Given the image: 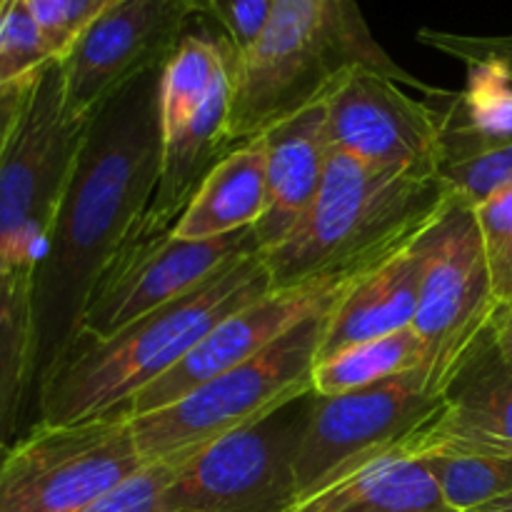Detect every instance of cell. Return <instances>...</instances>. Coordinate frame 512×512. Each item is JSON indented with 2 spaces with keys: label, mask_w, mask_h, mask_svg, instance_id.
I'll use <instances>...</instances> for the list:
<instances>
[{
  "label": "cell",
  "mask_w": 512,
  "mask_h": 512,
  "mask_svg": "<svg viewBox=\"0 0 512 512\" xmlns=\"http://www.w3.org/2000/svg\"><path fill=\"white\" fill-rule=\"evenodd\" d=\"M330 310L308 318L258 355L198 385L173 405L130 418L145 463H180L213 440L313 393V368Z\"/></svg>",
  "instance_id": "obj_5"
},
{
  "label": "cell",
  "mask_w": 512,
  "mask_h": 512,
  "mask_svg": "<svg viewBox=\"0 0 512 512\" xmlns=\"http://www.w3.org/2000/svg\"><path fill=\"white\" fill-rule=\"evenodd\" d=\"M193 15L213 20L235 53H243L268 23L275 0H188Z\"/></svg>",
  "instance_id": "obj_31"
},
{
  "label": "cell",
  "mask_w": 512,
  "mask_h": 512,
  "mask_svg": "<svg viewBox=\"0 0 512 512\" xmlns=\"http://www.w3.org/2000/svg\"><path fill=\"white\" fill-rule=\"evenodd\" d=\"M490 340H493L495 350L512 363V303L500 305L495 310L493 320H490Z\"/></svg>",
  "instance_id": "obj_32"
},
{
  "label": "cell",
  "mask_w": 512,
  "mask_h": 512,
  "mask_svg": "<svg viewBox=\"0 0 512 512\" xmlns=\"http://www.w3.org/2000/svg\"><path fill=\"white\" fill-rule=\"evenodd\" d=\"M175 468L178 460L145 465L138 475L78 512H163V493L173 480Z\"/></svg>",
  "instance_id": "obj_30"
},
{
  "label": "cell",
  "mask_w": 512,
  "mask_h": 512,
  "mask_svg": "<svg viewBox=\"0 0 512 512\" xmlns=\"http://www.w3.org/2000/svg\"><path fill=\"white\" fill-rule=\"evenodd\" d=\"M353 65L418 85L375 43L355 0H275L255 43L235 53L233 143H248L280 118L323 98Z\"/></svg>",
  "instance_id": "obj_4"
},
{
  "label": "cell",
  "mask_w": 512,
  "mask_h": 512,
  "mask_svg": "<svg viewBox=\"0 0 512 512\" xmlns=\"http://www.w3.org/2000/svg\"><path fill=\"white\" fill-rule=\"evenodd\" d=\"M8 450H10V445H0V470H3L5 458H8Z\"/></svg>",
  "instance_id": "obj_36"
},
{
  "label": "cell",
  "mask_w": 512,
  "mask_h": 512,
  "mask_svg": "<svg viewBox=\"0 0 512 512\" xmlns=\"http://www.w3.org/2000/svg\"><path fill=\"white\" fill-rule=\"evenodd\" d=\"M453 512H473L512 493L510 455L433 450L420 455Z\"/></svg>",
  "instance_id": "obj_25"
},
{
  "label": "cell",
  "mask_w": 512,
  "mask_h": 512,
  "mask_svg": "<svg viewBox=\"0 0 512 512\" xmlns=\"http://www.w3.org/2000/svg\"><path fill=\"white\" fill-rule=\"evenodd\" d=\"M323 98L333 150L373 168L440 173V115L405 95L395 78L368 65H353Z\"/></svg>",
  "instance_id": "obj_13"
},
{
  "label": "cell",
  "mask_w": 512,
  "mask_h": 512,
  "mask_svg": "<svg viewBox=\"0 0 512 512\" xmlns=\"http://www.w3.org/2000/svg\"><path fill=\"white\" fill-rule=\"evenodd\" d=\"M285 512H453L418 453L415 433L388 453L325 488L298 498Z\"/></svg>",
  "instance_id": "obj_20"
},
{
  "label": "cell",
  "mask_w": 512,
  "mask_h": 512,
  "mask_svg": "<svg viewBox=\"0 0 512 512\" xmlns=\"http://www.w3.org/2000/svg\"><path fill=\"white\" fill-rule=\"evenodd\" d=\"M233 63L235 50L228 63L210 85L208 95L193 115L175 133L163 138L160 178L153 200L145 208L143 218L160 228H175L183 210L195 198L203 180L213 173L215 165L238 145L230 138V105H233Z\"/></svg>",
  "instance_id": "obj_19"
},
{
  "label": "cell",
  "mask_w": 512,
  "mask_h": 512,
  "mask_svg": "<svg viewBox=\"0 0 512 512\" xmlns=\"http://www.w3.org/2000/svg\"><path fill=\"white\" fill-rule=\"evenodd\" d=\"M473 512H512V493L505 495V498L493 500V503L483 505V508H478Z\"/></svg>",
  "instance_id": "obj_34"
},
{
  "label": "cell",
  "mask_w": 512,
  "mask_h": 512,
  "mask_svg": "<svg viewBox=\"0 0 512 512\" xmlns=\"http://www.w3.org/2000/svg\"><path fill=\"white\" fill-rule=\"evenodd\" d=\"M423 233L395 250L378 265L360 273L340 293L328 313L318 360L330 358L350 345L383 338L410 328L418 313L420 278H423Z\"/></svg>",
  "instance_id": "obj_18"
},
{
  "label": "cell",
  "mask_w": 512,
  "mask_h": 512,
  "mask_svg": "<svg viewBox=\"0 0 512 512\" xmlns=\"http://www.w3.org/2000/svg\"><path fill=\"white\" fill-rule=\"evenodd\" d=\"M493 295L500 305L512 303V188L475 205Z\"/></svg>",
  "instance_id": "obj_27"
},
{
  "label": "cell",
  "mask_w": 512,
  "mask_h": 512,
  "mask_svg": "<svg viewBox=\"0 0 512 512\" xmlns=\"http://www.w3.org/2000/svg\"><path fill=\"white\" fill-rule=\"evenodd\" d=\"M145 465L125 415L38 423L10 445L0 470V512H78Z\"/></svg>",
  "instance_id": "obj_7"
},
{
  "label": "cell",
  "mask_w": 512,
  "mask_h": 512,
  "mask_svg": "<svg viewBox=\"0 0 512 512\" xmlns=\"http://www.w3.org/2000/svg\"><path fill=\"white\" fill-rule=\"evenodd\" d=\"M25 85H28V83H25ZM25 85L0 90V148H3V140H5V133H8L10 123H13V115H15V110H18L20 95H23Z\"/></svg>",
  "instance_id": "obj_33"
},
{
  "label": "cell",
  "mask_w": 512,
  "mask_h": 512,
  "mask_svg": "<svg viewBox=\"0 0 512 512\" xmlns=\"http://www.w3.org/2000/svg\"><path fill=\"white\" fill-rule=\"evenodd\" d=\"M420 365H428V350H425L418 330L410 325L398 333L365 340V343L350 345L330 358L315 360L313 393L323 395V398L343 395L350 390L398 378Z\"/></svg>",
  "instance_id": "obj_23"
},
{
  "label": "cell",
  "mask_w": 512,
  "mask_h": 512,
  "mask_svg": "<svg viewBox=\"0 0 512 512\" xmlns=\"http://www.w3.org/2000/svg\"><path fill=\"white\" fill-rule=\"evenodd\" d=\"M13 265L8 263V260L3 258V255H0V298H3V293H5V285H8V278H10V273H13Z\"/></svg>",
  "instance_id": "obj_35"
},
{
  "label": "cell",
  "mask_w": 512,
  "mask_h": 512,
  "mask_svg": "<svg viewBox=\"0 0 512 512\" xmlns=\"http://www.w3.org/2000/svg\"><path fill=\"white\" fill-rule=\"evenodd\" d=\"M33 265L10 273L0 298V445H13L20 405L35 383V330L30 305Z\"/></svg>",
  "instance_id": "obj_22"
},
{
  "label": "cell",
  "mask_w": 512,
  "mask_h": 512,
  "mask_svg": "<svg viewBox=\"0 0 512 512\" xmlns=\"http://www.w3.org/2000/svg\"><path fill=\"white\" fill-rule=\"evenodd\" d=\"M313 393L195 450L175 468L163 512H285Z\"/></svg>",
  "instance_id": "obj_8"
},
{
  "label": "cell",
  "mask_w": 512,
  "mask_h": 512,
  "mask_svg": "<svg viewBox=\"0 0 512 512\" xmlns=\"http://www.w3.org/2000/svg\"><path fill=\"white\" fill-rule=\"evenodd\" d=\"M265 143L268 205L253 225L260 253L278 245L313 205L333 145L328 138L325 98L285 115L260 133Z\"/></svg>",
  "instance_id": "obj_17"
},
{
  "label": "cell",
  "mask_w": 512,
  "mask_h": 512,
  "mask_svg": "<svg viewBox=\"0 0 512 512\" xmlns=\"http://www.w3.org/2000/svg\"><path fill=\"white\" fill-rule=\"evenodd\" d=\"M440 183L448 195L475 205L512 188V145L440 168Z\"/></svg>",
  "instance_id": "obj_28"
},
{
  "label": "cell",
  "mask_w": 512,
  "mask_h": 512,
  "mask_svg": "<svg viewBox=\"0 0 512 512\" xmlns=\"http://www.w3.org/2000/svg\"><path fill=\"white\" fill-rule=\"evenodd\" d=\"M48 40L55 58H63L85 28L115 0H23Z\"/></svg>",
  "instance_id": "obj_29"
},
{
  "label": "cell",
  "mask_w": 512,
  "mask_h": 512,
  "mask_svg": "<svg viewBox=\"0 0 512 512\" xmlns=\"http://www.w3.org/2000/svg\"><path fill=\"white\" fill-rule=\"evenodd\" d=\"M423 278L413 328L428 350L433 388H445L490 330L498 300L475 208L448 195L423 230Z\"/></svg>",
  "instance_id": "obj_9"
},
{
  "label": "cell",
  "mask_w": 512,
  "mask_h": 512,
  "mask_svg": "<svg viewBox=\"0 0 512 512\" xmlns=\"http://www.w3.org/2000/svg\"><path fill=\"white\" fill-rule=\"evenodd\" d=\"M443 403L445 395L433 388L428 365L343 395L313 393L295 455V500L393 450L433 420Z\"/></svg>",
  "instance_id": "obj_10"
},
{
  "label": "cell",
  "mask_w": 512,
  "mask_h": 512,
  "mask_svg": "<svg viewBox=\"0 0 512 512\" xmlns=\"http://www.w3.org/2000/svg\"><path fill=\"white\" fill-rule=\"evenodd\" d=\"M233 45L220 35H183L160 68V123L163 138L175 133L198 110L210 85L228 63Z\"/></svg>",
  "instance_id": "obj_24"
},
{
  "label": "cell",
  "mask_w": 512,
  "mask_h": 512,
  "mask_svg": "<svg viewBox=\"0 0 512 512\" xmlns=\"http://www.w3.org/2000/svg\"><path fill=\"white\" fill-rule=\"evenodd\" d=\"M163 158L160 70L93 115L30 278L35 383L65 353L90 293L153 200Z\"/></svg>",
  "instance_id": "obj_1"
},
{
  "label": "cell",
  "mask_w": 512,
  "mask_h": 512,
  "mask_svg": "<svg viewBox=\"0 0 512 512\" xmlns=\"http://www.w3.org/2000/svg\"><path fill=\"white\" fill-rule=\"evenodd\" d=\"M0 5H3V0H0Z\"/></svg>",
  "instance_id": "obj_37"
},
{
  "label": "cell",
  "mask_w": 512,
  "mask_h": 512,
  "mask_svg": "<svg viewBox=\"0 0 512 512\" xmlns=\"http://www.w3.org/2000/svg\"><path fill=\"white\" fill-rule=\"evenodd\" d=\"M265 205V143L258 135L215 165L175 223L173 235L180 240H213L248 230L263 218Z\"/></svg>",
  "instance_id": "obj_21"
},
{
  "label": "cell",
  "mask_w": 512,
  "mask_h": 512,
  "mask_svg": "<svg viewBox=\"0 0 512 512\" xmlns=\"http://www.w3.org/2000/svg\"><path fill=\"white\" fill-rule=\"evenodd\" d=\"M358 275L360 273L333 275V278L310 280V283L293 285V288L270 290L255 303L220 320L173 370L140 390L120 415L140 418V415L165 408V405H173L175 400L188 395L198 385L245 363L260 350L273 345L275 340L288 335L293 328H298L300 323L333 308L340 293Z\"/></svg>",
  "instance_id": "obj_14"
},
{
  "label": "cell",
  "mask_w": 512,
  "mask_h": 512,
  "mask_svg": "<svg viewBox=\"0 0 512 512\" xmlns=\"http://www.w3.org/2000/svg\"><path fill=\"white\" fill-rule=\"evenodd\" d=\"M90 123L65 113L58 60L25 85L0 148V255L13 268L38 263Z\"/></svg>",
  "instance_id": "obj_6"
},
{
  "label": "cell",
  "mask_w": 512,
  "mask_h": 512,
  "mask_svg": "<svg viewBox=\"0 0 512 512\" xmlns=\"http://www.w3.org/2000/svg\"><path fill=\"white\" fill-rule=\"evenodd\" d=\"M55 53L40 33L23 0H3L0 5V90L30 83L50 63Z\"/></svg>",
  "instance_id": "obj_26"
},
{
  "label": "cell",
  "mask_w": 512,
  "mask_h": 512,
  "mask_svg": "<svg viewBox=\"0 0 512 512\" xmlns=\"http://www.w3.org/2000/svg\"><path fill=\"white\" fill-rule=\"evenodd\" d=\"M190 18L188 0H115L58 60L68 118L93 120L115 95L163 68Z\"/></svg>",
  "instance_id": "obj_12"
},
{
  "label": "cell",
  "mask_w": 512,
  "mask_h": 512,
  "mask_svg": "<svg viewBox=\"0 0 512 512\" xmlns=\"http://www.w3.org/2000/svg\"><path fill=\"white\" fill-rule=\"evenodd\" d=\"M445 200L440 175L373 168L333 150L308 213L263 250L273 290L373 268L423 233Z\"/></svg>",
  "instance_id": "obj_3"
},
{
  "label": "cell",
  "mask_w": 512,
  "mask_h": 512,
  "mask_svg": "<svg viewBox=\"0 0 512 512\" xmlns=\"http://www.w3.org/2000/svg\"><path fill=\"white\" fill-rule=\"evenodd\" d=\"M248 253H260L253 228L213 240H180L170 228L140 218L95 283L75 338H108Z\"/></svg>",
  "instance_id": "obj_11"
},
{
  "label": "cell",
  "mask_w": 512,
  "mask_h": 512,
  "mask_svg": "<svg viewBox=\"0 0 512 512\" xmlns=\"http://www.w3.org/2000/svg\"><path fill=\"white\" fill-rule=\"evenodd\" d=\"M273 290L263 253L238 255L190 293L140 315L108 338H75L38 380L40 423L120 415L173 370L220 320Z\"/></svg>",
  "instance_id": "obj_2"
},
{
  "label": "cell",
  "mask_w": 512,
  "mask_h": 512,
  "mask_svg": "<svg viewBox=\"0 0 512 512\" xmlns=\"http://www.w3.org/2000/svg\"><path fill=\"white\" fill-rule=\"evenodd\" d=\"M468 63V85L440 115V168L512 145V40L423 33Z\"/></svg>",
  "instance_id": "obj_15"
},
{
  "label": "cell",
  "mask_w": 512,
  "mask_h": 512,
  "mask_svg": "<svg viewBox=\"0 0 512 512\" xmlns=\"http://www.w3.org/2000/svg\"><path fill=\"white\" fill-rule=\"evenodd\" d=\"M415 438L420 455L463 450L512 458V363L495 350L490 330L448 383L440 413Z\"/></svg>",
  "instance_id": "obj_16"
}]
</instances>
